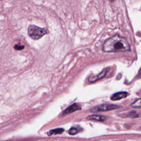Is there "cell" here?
<instances>
[{
  "label": "cell",
  "mask_w": 141,
  "mask_h": 141,
  "mask_svg": "<svg viewBox=\"0 0 141 141\" xmlns=\"http://www.w3.org/2000/svg\"><path fill=\"white\" fill-rule=\"evenodd\" d=\"M102 50L106 52H125L131 50V46L125 38L117 34L106 40Z\"/></svg>",
  "instance_id": "cell-1"
},
{
  "label": "cell",
  "mask_w": 141,
  "mask_h": 141,
  "mask_svg": "<svg viewBox=\"0 0 141 141\" xmlns=\"http://www.w3.org/2000/svg\"><path fill=\"white\" fill-rule=\"evenodd\" d=\"M49 30L46 28H40L34 25H29L28 28V34L32 39L38 40L47 34Z\"/></svg>",
  "instance_id": "cell-2"
},
{
  "label": "cell",
  "mask_w": 141,
  "mask_h": 141,
  "mask_svg": "<svg viewBox=\"0 0 141 141\" xmlns=\"http://www.w3.org/2000/svg\"><path fill=\"white\" fill-rule=\"evenodd\" d=\"M120 107L118 105H113V104H104L96 106L90 110V111L92 113H98V112H102V111H110L113 110H115L120 108Z\"/></svg>",
  "instance_id": "cell-3"
},
{
  "label": "cell",
  "mask_w": 141,
  "mask_h": 141,
  "mask_svg": "<svg viewBox=\"0 0 141 141\" xmlns=\"http://www.w3.org/2000/svg\"><path fill=\"white\" fill-rule=\"evenodd\" d=\"M108 71H109V69H108L107 68H106L104 69V70L102 71V72H100L99 74H97L96 75V76L90 77L88 79L89 82L92 83V82H96L97 81V80L102 79V78H104V77L106 76V74H107Z\"/></svg>",
  "instance_id": "cell-4"
},
{
  "label": "cell",
  "mask_w": 141,
  "mask_h": 141,
  "mask_svg": "<svg viewBox=\"0 0 141 141\" xmlns=\"http://www.w3.org/2000/svg\"><path fill=\"white\" fill-rule=\"evenodd\" d=\"M80 109H81V107L79 105H78L77 104H73L65 110V111L63 112V115L69 114V113H71L76 111L79 110Z\"/></svg>",
  "instance_id": "cell-5"
},
{
  "label": "cell",
  "mask_w": 141,
  "mask_h": 141,
  "mask_svg": "<svg viewBox=\"0 0 141 141\" xmlns=\"http://www.w3.org/2000/svg\"><path fill=\"white\" fill-rule=\"evenodd\" d=\"M128 93L125 92V91H122V92H118L115 93L111 96V99L113 101L115 100H118L121 99L125 98L128 96Z\"/></svg>",
  "instance_id": "cell-6"
},
{
  "label": "cell",
  "mask_w": 141,
  "mask_h": 141,
  "mask_svg": "<svg viewBox=\"0 0 141 141\" xmlns=\"http://www.w3.org/2000/svg\"><path fill=\"white\" fill-rule=\"evenodd\" d=\"M87 120H93V121H96L102 122L107 119V118H106L105 116L93 115H90V116H88L87 118Z\"/></svg>",
  "instance_id": "cell-7"
},
{
  "label": "cell",
  "mask_w": 141,
  "mask_h": 141,
  "mask_svg": "<svg viewBox=\"0 0 141 141\" xmlns=\"http://www.w3.org/2000/svg\"><path fill=\"white\" fill-rule=\"evenodd\" d=\"M64 129H62V128H58V129H54L51 130L49 132L48 135H57V134H61L63 132Z\"/></svg>",
  "instance_id": "cell-8"
},
{
  "label": "cell",
  "mask_w": 141,
  "mask_h": 141,
  "mask_svg": "<svg viewBox=\"0 0 141 141\" xmlns=\"http://www.w3.org/2000/svg\"><path fill=\"white\" fill-rule=\"evenodd\" d=\"M122 116L124 118H137L139 116L138 113L135 111H131V112L125 113L124 114H122Z\"/></svg>",
  "instance_id": "cell-9"
},
{
  "label": "cell",
  "mask_w": 141,
  "mask_h": 141,
  "mask_svg": "<svg viewBox=\"0 0 141 141\" xmlns=\"http://www.w3.org/2000/svg\"><path fill=\"white\" fill-rule=\"evenodd\" d=\"M82 129L79 127H71L68 131V133L71 135H75L77 133L79 132L80 131H81Z\"/></svg>",
  "instance_id": "cell-10"
},
{
  "label": "cell",
  "mask_w": 141,
  "mask_h": 141,
  "mask_svg": "<svg viewBox=\"0 0 141 141\" xmlns=\"http://www.w3.org/2000/svg\"><path fill=\"white\" fill-rule=\"evenodd\" d=\"M132 107L133 108H141V98L138 99L131 104Z\"/></svg>",
  "instance_id": "cell-11"
},
{
  "label": "cell",
  "mask_w": 141,
  "mask_h": 141,
  "mask_svg": "<svg viewBox=\"0 0 141 141\" xmlns=\"http://www.w3.org/2000/svg\"><path fill=\"white\" fill-rule=\"evenodd\" d=\"M24 48V45H16L15 46H14V49H15L16 50H18V51L23 50Z\"/></svg>",
  "instance_id": "cell-12"
},
{
  "label": "cell",
  "mask_w": 141,
  "mask_h": 141,
  "mask_svg": "<svg viewBox=\"0 0 141 141\" xmlns=\"http://www.w3.org/2000/svg\"><path fill=\"white\" fill-rule=\"evenodd\" d=\"M136 77L137 78H141V68L139 70L138 74H137Z\"/></svg>",
  "instance_id": "cell-13"
}]
</instances>
